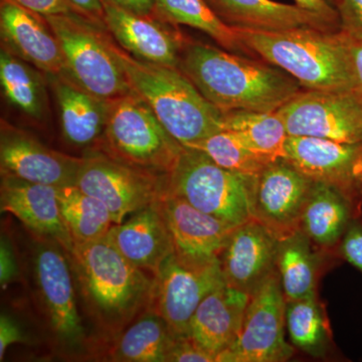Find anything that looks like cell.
<instances>
[{"mask_svg":"<svg viewBox=\"0 0 362 362\" xmlns=\"http://www.w3.org/2000/svg\"><path fill=\"white\" fill-rule=\"evenodd\" d=\"M95 148L134 168L169 175L185 150L134 90L112 102L103 137Z\"/></svg>","mask_w":362,"mask_h":362,"instance_id":"cell-6","label":"cell"},{"mask_svg":"<svg viewBox=\"0 0 362 362\" xmlns=\"http://www.w3.org/2000/svg\"><path fill=\"white\" fill-rule=\"evenodd\" d=\"M58 199L74 245L102 239L115 225L103 202L77 185L58 187Z\"/></svg>","mask_w":362,"mask_h":362,"instance_id":"cell-30","label":"cell"},{"mask_svg":"<svg viewBox=\"0 0 362 362\" xmlns=\"http://www.w3.org/2000/svg\"><path fill=\"white\" fill-rule=\"evenodd\" d=\"M235 30L245 54L278 66L304 90H351L349 52L341 33L314 28Z\"/></svg>","mask_w":362,"mask_h":362,"instance_id":"cell-4","label":"cell"},{"mask_svg":"<svg viewBox=\"0 0 362 362\" xmlns=\"http://www.w3.org/2000/svg\"><path fill=\"white\" fill-rule=\"evenodd\" d=\"M20 275L18 262L14 252L13 243L6 235H1L0 240V285L2 289L13 283Z\"/></svg>","mask_w":362,"mask_h":362,"instance_id":"cell-39","label":"cell"},{"mask_svg":"<svg viewBox=\"0 0 362 362\" xmlns=\"http://www.w3.org/2000/svg\"><path fill=\"white\" fill-rule=\"evenodd\" d=\"M337 9L339 32L362 42V0H339Z\"/></svg>","mask_w":362,"mask_h":362,"instance_id":"cell-34","label":"cell"},{"mask_svg":"<svg viewBox=\"0 0 362 362\" xmlns=\"http://www.w3.org/2000/svg\"><path fill=\"white\" fill-rule=\"evenodd\" d=\"M0 84L6 101L35 120L47 110V75L2 47L0 52Z\"/></svg>","mask_w":362,"mask_h":362,"instance_id":"cell-28","label":"cell"},{"mask_svg":"<svg viewBox=\"0 0 362 362\" xmlns=\"http://www.w3.org/2000/svg\"><path fill=\"white\" fill-rule=\"evenodd\" d=\"M86 16L100 25L104 23V6L102 0H71Z\"/></svg>","mask_w":362,"mask_h":362,"instance_id":"cell-43","label":"cell"},{"mask_svg":"<svg viewBox=\"0 0 362 362\" xmlns=\"http://www.w3.org/2000/svg\"><path fill=\"white\" fill-rule=\"evenodd\" d=\"M201 150L221 168L242 173L258 176L276 159L252 149L237 133L221 130L190 147Z\"/></svg>","mask_w":362,"mask_h":362,"instance_id":"cell-33","label":"cell"},{"mask_svg":"<svg viewBox=\"0 0 362 362\" xmlns=\"http://www.w3.org/2000/svg\"><path fill=\"white\" fill-rule=\"evenodd\" d=\"M156 16L171 25L201 30L223 49L245 54L235 28L226 25L206 0H156Z\"/></svg>","mask_w":362,"mask_h":362,"instance_id":"cell-31","label":"cell"},{"mask_svg":"<svg viewBox=\"0 0 362 362\" xmlns=\"http://www.w3.org/2000/svg\"><path fill=\"white\" fill-rule=\"evenodd\" d=\"M0 209L16 216L37 237L58 242L66 252L74 247L58 199V187L1 175Z\"/></svg>","mask_w":362,"mask_h":362,"instance_id":"cell-20","label":"cell"},{"mask_svg":"<svg viewBox=\"0 0 362 362\" xmlns=\"http://www.w3.org/2000/svg\"><path fill=\"white\" fill-rule=\"evenodd\" d=\"M313 183L284 158L272 161L257 176L252 199L254 218L279 239L296 232Z\"/></svg>","mask_w":362,"mask_h":362,"instance_id":"cell-15","label":"cell"},{"mask_svg":"<svg viewBox=\"0 0 362 362\" xmlns=\"http://www.w3.org/2000/svg\"><path fill=\"white\" fill-rule=\"evenodd\" d=\"M338 254L362 273V218L352 221L341 240Z\"/></svg>","mask_w":362,"mask_h":362,"instance_id":"cell-36","label":"cell"},{"mask_svg":"<svg viewBox=\"0 0 362 362\" xmlns=\"http://www.w3.org/2000/svg\"><path fill=\"white\" fill-rule=\"evenodd\" d=\"M75 185L103 202L117 225L164 199L169 192V175L134 168L92 148L86 150Z\"/></svg>","mask_w":362,"mask_h":362,"instance_id":"cell-9","label":"cell"},{"mask_svg":"<svg viewBox=\"0 0 362 362\" xmlns=\"http://www.w3.org/2000/svg\"><path fill=\"white\" fill-rule=\"evenodd\" d=\"M58 37L66 76L81 88L108 101L132 92L127 76L112 51L104 28L86 16L45 18Z\"/></svg>","mask_w":362,"mask_h":362,"instance_id":"cell-8","label":"cell"},{"mask_svg":"<svg viewBox=\"0 0 362 362\" xmlns=\"http://www.w3.org/2000/svg\"><path fill=\"white\" fill-rule=\"evenodd\" d=\"M250 295L223 283L199 305L189 324V337L214 359L237 339Z\"/></svg>","mask_w":362,"mask_h":362,"instance_id":"cell-23","label":"cell"},{"mask_svg":"<svg viewBox=\"0 0 362 362\" xmlns=\"http://www.w3.org/2000/svg\"><path fill=\"white\" fill-rule=\"evenodd\" d=\"M286 329L295 349L317 358L327 356L332 332L317 295L286 302Z\"/></svg>","mask_w":362,"mask_h":362,"instance_id":"cell-29","label":"cell"},{"mask_svg":"<svg viewBox=\"0 0 362 362\" xmlns=\"http://www.w3.org/2000/svg\"><path fill=\"white\" fill-rule=\"evenodd\" d=\"M2 47L39 69L45 75L66 76V63L58 37L49 23L14 0L0 1Z\"/></svg>","mask_w":362,"mask_h":362,"instance_id":"cell-19","label":"cell"},{"mask_svg":"<svg viewBox=\"0 0 362 362\" xmlns=\"http://www.w3.org/2000/svg\"><path fill=\"white\" fill-rule=\"evenodd\" d=\"M361 209L337 188L314 181L305 204L300 230L323 252L339 249L352 221L361 218Z\"/></svg>","mask_w":362,"mask_h":362,"instance_id":"cell-25","label":"cell"},{"mask_svg":"<svg viewBox=\"0 0 362 362\" xmlns=\"http://www.w3.org/2000/svg\"><path fill=\"white\" fill-rule=\"evenodd\" d=\"M214 13L226 25L242 30H274L296 28H314L339 32L317 14L297 4L274 0H206Z\"/></svg>","mask_w":362,"mask_h":362,"instance_id":"cell-24","label":"cell"},{"mask_svg":"<svg viewBox=\"0 0 362 362\" xmlns=\"http://www.w3.org/2000/svg\"><path fill=\"white\" fill-rule=\"evenodd\" d=\"M321 252L300 228L279 239L277 272L286 302L317 295Z\"/></svg>","mask_w":362,"mask_h":362,"instance_id":"cell-27","label":"cell"},{"mask_svg":"<svg viewBox=\"0 0 362 362\" xmlns=\"http://www.w3.org/2000/svg\"><path fill=\"white\" fill-rule=\"evenodd\" d=\"M69 257L83 314L104 347L153 307L156 276L131 264L108 235L74 245Z\"/></svg>","mask_w":362,"mask_h":362,"instance_id":"cell-1","label":"cell"},{"mask_svg":"<svg viewBox=\"0 0 362 362\" xmlns=\"http://www.w3.org/2000/svg\"><path fill=\"white\" fill-rule=\"evenodd\" d=\"M223 130L233 131L259 153L283 158L288 138L284 121L278 111H232L223 113Z\"/></svg>","mask_w":362,"mask_h":362,"instance_id":"cell-32","label":"cell"},{"mask_svg":"<svg viewBox=\"0 0 362 362\" xmlns=\"http://www.w3.org/2000/svg\"><path fill=\"white\" fill-rule=\"evenodd\" d=\"M33 237V292L52 351L66 361H100L104 343L85 325L69 252L56 240Z\"/></svg>","mask_w":362,"mask_h":362,"instance_id":"cell-3","label":"cell"},{"mask_svg":"<svg viewBox=\"0 0 362 362\" xmlns=\"http://www.w3.org/2000/svg\"><path fill=\"white\" fill-rule=\"evenodd\" d=\"M178 68L223 113L277 111L304 90L286 71L263 59L199 42L188 40Z\"/></svg>","mask_w":362,"mask_h":362,"instance_id":"cell-2","label":"cell"},{"mask_svg":"<svg viewBox=\"0 0 362 362\" xmlns=\"http://www.w3.org/2000/svg\"><path fill=\"white\" fill-rule=\"evenodd\" d=\"M286 299L276 270L250 296L239 335L216 362H283L294 356L286 340Z\"/></svg>","mask_w":362,"mask_h":362,"instance_id":"cell-10","label":"cell"},{"mask_svg":"<svg viewBox=\"0 0 362 362\" xmlns=\"http://www.w3.org/2000/svg\"><path fill=\"white\" fill-rule=\"evenodd\" d=\"M106 30L133 58L157 65L180 66L188 42L180 30L157 16H138L103 2Z\"/></svg>","mask_w":362,"mask_h":362,"instance_id":"cell-17","label":"cell"},{"mask_svg":"<svg viewBox=\"0 0 362 362\" xmlns=\"http://www.w3.org/2000/svg\"><path fill=\"white\" fill-rule=\"evenodd\" d=\"M107 235L131 264L153 276L175 254L173 237L158 202L114 225Z\"/></svg>","mask_w":362,"mask_h":362,"instance_id":"cell-21","label":"cell"},{"mask_svg":"<svg viewBox=\"0 0 362 362\" xmlns=\"http://www.w3.org/2000/svg\"><path fill=\"white\" fill-rule=\"evenodd\" d=\"M21 323L13 315L1 312L0 316V361H4L6 350L16 343H30Z\"/></svg>","mask_w":362,"mask_h":362,"instance_id":"cell-38","label":"cell"},{"mask_svg":"<svg viewBox=\"0 0 362 362\" xmlns=\"http://www.w3.org/2000/svg\"><path fill=\"white\" fill-rule=\"evenodd\" d=\"M279 238L256 218L233 228L220 264L226 285L251 295L277 270Z\"/></svg>","mask_w":362,"mask_h":362,"instance_id":"cell-18","label":"cell"},{"mask_svg":"<svg viewBox=\"0 0 362 362\" xmlns=\"http://www.w3.org/2000/svg\"><path fill=\"white\" fill-rule=\"evenodd\" d=\"M110 45L132 90L182 146L190 148L223 130V112L202 96L180 68L133 58L111 39Z\"/></svg>","mask_w":362,"mask_h":362,"instance_id":"cell-5","label":"cell"},{"mask_svg":"<svg viewBox=\"0 0 362 362\" xmlns=\"http://www.w3.org/2000/svg\"><path fill=\"white\" fill-rule=\"evenodd\" d=\"M176 339L165 320L151 307L105 345L101 361L168 362Z\"/></svg>","mask_w":362,"mask_h":362,"instance_id":"cell-26","label":"cell"},{"mask_svg":"<svg viewBox=\"0 0 362 362\" xmlns=\"http://www.w3.org/2000/svg\"><path fill=\"white\" fill-rule=\"evenodd\" d=\"M168 362H216L190 337L177 338L169 354Z\"/></svg>","mask_w":362,"mask_h":362,"instance_id":"cell-37","label":"cell"},{"mask_svg":"<svg viewBox=\"0 0 362 362\" xmlns=\"http://www.w3.org/2000/svg\"><path fill=\"white\" fill-rule=\"evenodd\" d=\"M277 111L289 136L362 143V108L351 90H303Z\"/></svg>","mask_w":362,"mask_h":362,"instance_id":"cell-11","label":"cell"},{"mask_svg":"<svg viewBox=\"0 0 362 362\" xmlns=\"http://www.w3.org/2000/svg\"><path fill=\"white\" fill-rule=\"evenodd\" d=\"M349 52L350 71H351V92L362 108V42L352 40L343 35Z\"/></svg>","mask_w":362,"mask_h":362,"instance_id":"cell-40","label":"cell"},{"mask_svg":"<svg viewBox=\"0 0 362 362\" xmlns=\"http://www.w3.org/2000/svg\"><path fill=\"white\" fill-rule=\"evenodd\" d=\"M138 16H156V0H102Z\"/></svg>","mask_w":362,"mask_h":362,"instance_id":"cell-42","label":"cell"},{"mask_svg":"<svg viewBox=\"0 0 362 362\" xmlns=\"http://www.w3.org/2000/svg\"><path fill=\"white\" fill-rule=\"evenodd\" d=\"M257 176L221 168L204 152L185 147L169 175V194L189 202L204 214L240 226L254 218Z\"/></svg>","mask_w":362,"mask_h":362,"instance_id":"cell-7","label":"cell"},{"mask_svg":"<svg viewBox=\"0 0 362 362\" xmlns=\"http://www.w3.org/2000/svg\"><path fill=\"white\" fill-rule=\"evenodd\" d=\"M14 1L44 18L56 16H86L77 6L71 4V0H14Z\"/></svg>","mask_w":362,"mask_h":362,"instance_id":"cell-35","label":"cell"},{"mask_svg":"<svg viewBox=\"0 0 362 362\" xmlns=\"http://www.w3.org/2000/svg\"><path fill=\"white\" fill-rule=\"evenodd\" d=\"M153 308L165 320L176 338L189 337V324L199 305L213 290L225 283L220 262L202 268L181 264L175 255L156 276Z\"/></svg>","mask_w":362,"mask_h":362,"instance_id":"cell-13","label":"cell"},{"mask_svg":"<svg viewBox=\"0 0 362 362\" xmlns=\"http://www.w3.org/2000/svg\"><path fill=\"white\" fill-rule=\"evenodd\" d=\"M158 206L170 230L176 259L181 264L202 268L220 262L237 226L204 214L176 195L168 194Z\"/></svg>","mask_w":362,"mask_h":362,"instance_id":"cell-16","label":"cell"},{"mask_svg":"<svg viewBox=\"0 0 362 362\" xmlns=\"http://www.w3.org/2000/svg\"><path fill=\"white\" fill-rule=\"evenodd\" d=\"M83 156H68L42 144L35 136L2 121L1 175L54 187L75 185Z\"/></svg>","mask_w":362,"mask_h":362,"instance_id":"cell-14","label":"cell"},{"mask_svg":"<svg viewBox=\"0 0 362 362\" xmlns=\"http://www.w3.org/2000/svg\"><path fill=\"white\" fill-rule=\"evenodd\" d=\"M285 160L316 182L337 188L362 207V143L288 136Z\"/></svg>","mask_w":362,"mask_h":362,"instance_id":"cell-12","label":"cell"},{"mask_svg":"<svg viewBox=\"0 0 362 362\" xmlns=\"http://www.w3.org/2000/svg\"><path fill=\"white\" fill-rule=\"evenodd\" d=\"M47 77L58 105L66 141L87 150L97 147L106 129L113 101L90 94L66 76Z\"/></svg>","mask_w":362,"mask_h":362,"instance_id":"cell-22","label":"cell"},{"mask_svg":"<svg viewBox=\"0 0 362 362\" xmlns=\"http://www.w3.org/2000/svg\"><path fill=\"white\" fill-rule=\"evenodd\" d=\"M295 4L306 11L317 14L326 23L339 30V18L337 7L328 0H294Z\"/></svg>","mask_w":362,"mask_h":362,"instance_id":"cell-41","label":"cell"},{"mask_svg":"<svg viewBox=\"0 0 362 362\" xmlns=\"http://www.w3.org/2000/svg\"><path fill=\"white\" fill-rule=\"evenodd\" d=\"M328 1H329L330 4H332L333 6L337 7V2L339 1V0H328Z\"/></svg>","mask_w":362,"mask_h":362,"instance_id":"cell-44","label":"cell"}]
</instances>
